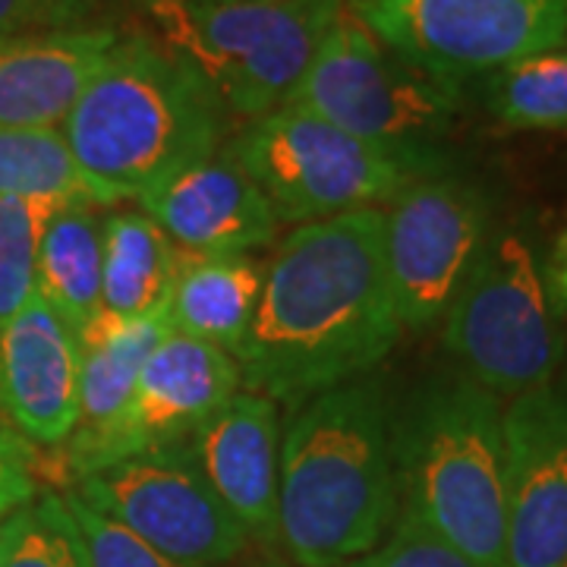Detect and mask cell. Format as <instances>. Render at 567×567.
<instances>
[{"instance_id":"1","label":"cell","mask_w":567,"mask_h":567,"mask_svg":"<svg viewBox=\"0 0 567 567\" xmlns=\"http://www.w3.org/2000/svg\"><path fill=\"white\" fill-rule=\"evenodd\" d=\"M382 208L293 227L262 265V290L230 360L244 391L297 410L375 372L401 341Z\"/></svg>"},{"instance_id":"18","label":"cell","mask_w":567,"mask_h":567,"mask_svg":"<svg viewBox=\"0 0 567 567\" xmlns=\"http://www.w3.org/2000/svg\"><path fill=\"white\" fill-rule=\"evenodd\" d=\"M177 246L145 212L111 205L102 215V316L148 322L167 316Z\"/></svg>"},{"instance_id":"15","label":"cell","mask_w":567,"mask_h":567,"mask_svg":"<svg viewBox=\"0 0 567 567\" xmlns=\"http://www.w3.org/2000/svg\"><path fill=\"white\" fill-rule=\"evenodd\" d=\"M281 432V406L237 388L186 439L205 483L262 546H278Z\"/></svg>"},{"instance_id":"28","label":"cell","mask_w":567,"mask_h":567,"mask_svg":"<svg viewBox=\"0 0 567 567\" xmlns=\"http://www.w3.org/2000/svg\"><path fill=\"white\" fill-rule=\"evenodd\" d=\"M104 0H0V39L99 25Z\"/></svg>"},{"instance_id":"12","label":"cell","mask_w":567,"mask_h":567,"mask_svg":"<svg viewBox=\"0 0 567 567\" xmlns=\"http://www.w3.org/2000/svg\"><path fill=\"white\" fill-rule=\"evenodd\" d=\"M237 388V365L227 350L171 328L148 353L121 413L99 432L66 442L70 476L80 480L123 457L186 442Z\"/></svg>"},{"instance_id":"32","label":"cell","mask_w":567,"mask_h":567,"mask_svg":"<svg viewBox=\"0 0 567 567\" xmlns=\"http://www.w3.org/2000/svg\"><path fill=\"white\" fill-rule=\"evenodd\" d=\"M186 3H203V7H208V3H252V0H186Z\"/></svg>"},{"instance_id":"24","label":"cell","mask_w":567,"mask_h":567,"mask_svg":"<svg viewBox=\"0 0 567 567\" xmlns=\"http://www.w3.org/2000/svg\"><path fill=\"white\" fill-rule=\"evenodd\" d=\"M0 196L92 199L61 130H0Z\"/></svg>"},{"instance_id":"30","label":"cell","mask_w":567,"mask_h":567,"mask_svg":"<svg viewBox=\"0 0 567 567\" xmlns=\"http://www.w3.org/2000/svg\"><path fill=\"white\" fill-rule=\"evenodd\" d=\"M546 287H548V300H551V306H561V309H567V230L558 237L555 252H551Z\"/></svg>"},{"instance_id":"5","label":"cell","mask_w":567,"mask_h":567,"mask_svg":"<svg viewBox=\"0 0 567 567\" xmlns=\"http://www.w3.org/2000/svg\"><path fill=\"white\" fill-rule=\"evenodd\" d=\"M284 104L369 142L410 177H435L447 171L442 145L457 130L464 89L401 58L344 3Z\"/></svg>"},{"instance_id":"8","label":"cell","mask_w":567,"mask_h":567,"mask_svg":"<svg viewBox=\"0 0 567 567\" xmlns=\"http://www.w3.org/2000/svg\"><path fill=\"white\" fill-rule=\"evenodd\" d=\"M227 145L278 224L293 227L388 205L413 181L385 152L290 104L240 123Z\"/></svg>"},{"instance_id":"4","label":"cell","mask_w":567,"mask_h":567,"mask_svg":"<svg viewBox=\"0 0 567 567\" xmlns=\"http://www.w3.org/2000/svg\"><path fill=\"white\" fill-rule=\"evenodd\" d=\"M505 406L464 372L429 375L391 410L401 507L476 567H505Z\"/></svg>"},{"instance_id":"10","label":"cell","mask_w":567,"mask_h":567,"mask_svg":"<svg viewBox=\"0 0 567 567\" xmlns=\"http://www.w3.org/2000/svg\"><path fill=\"white\" fill-rule=\"evenodd\" d=\"M357 13L401 58L454 85L567 39V0H375Z\"/></svg>"},{"instance_id":"26","label":"cell","mask_w":567,"mask_h":567,"mask_svg":"<svg viewBox=\"0 0 567 567\" xmlns=\"http://www.w3.org/2000/svg\"><path fill=\"white\" fill-rule=\"evenodd\" d=\"M347 567H476L410 511H398L388 536Z\"/></svg>"},{"instance_id":"25","label":"cell","mask_w":567,"mask_h":567,"mask_svg":"<svg viewBox=\"0 0 567 567\" xmlns=\"http://www.w3.org/2000/svg\"><path fill=\"white\" fill-rule=\"evenodd\" d=\"M73 199L0 196V328L35 293V262L44 227Z\"/></svg>"},{"instance_id":"22","label":"cell","mask_w":567,"mask_h":567,"mask_svg":"<svg viewBox=\"0 0 567 567\" xmlns=\"http://www.w3.org/2000/svg\"><path fill=\"white\" fill-rule=\"evenodd\" d=\"M483 80L488 114L511 130H567V51L551 48L492 70Z\"/></svg>"},{"instance_id":"31","label":"cell","mask_w":567,"mask_h":567,"mask_svg":"<svg viewBox=\"0 0 567 567\" xmlns=\"http://www.w3.org/2000/svg\"><path fill=\"white\" fill-rule=\"evenodd\" d=\"M133 3H140L142 10H148V13H152V10H158V7L167 3V0H133Z\"/></svg>"},{"instance_id":"13","label":"cell","mask_w":567,"mask_h":567,"mask_svg":"<svg viewBox=\"0 0 567 567\" xmlns=\"http://www.w3.org/2000/svg\"><path fill=\"white\" fill-rule=\"evenodd\" d=\"M505 567L567 565V375L505 406Z\"/></svg>"},{"instance_id":"20","label":"cell","mask_w":567,"mask_h":567,"mask_svg":"<svg viewBox=\"0 0 567 567\" xmlns=\"http://www.w3.org/2000/svg\"><path fill=\"white\" fill-rule=\"evenodd\" d=\"M35 293L76 338L102 312V205L63 203L44 227Z\"/></svg>"},{"instance_id":"17","label":"cell","mask_w":567,"mask_h":567,"mask_svg":"<svg viewBox=\"0 0 567 567\" xmlns=\"http://www.w3.org/2000/svg\"><path fill=\"white\" fill-rule=\"evenodd\" d=\"M117 39L111 22L0 39V130H61Z\"/></svg>"},{"instance_id":"14","label":"cell","mask_w":567,"mask_h":567,"mask_svg":"<svg viewBox=\"0 0 567 567\" xmlns=\"http://www.w3.org/2000/svg\"><path fill=\"white\" fill-rule=\"evenodd\" d=\"M133 205L189 256H252L275 244L281 227L230 145L183 167Z\"/></svg>"},{"instance_id":"19","label":"cell","mask_w":567,"mask_h":567,"mask_svg":"<svg viewBox=\"0 0 567 567\" xmlns=\"http://www.w3.org/2000/svg\"><path fill=\"white\" fill-rule=\"evenodd\" d=\"M256 256H177L167 319L177 334L234 353L262 290Z\"/></svg>"},{"instance_id":"3","label":"cell","mask_w":567,"mask_h":567,"mask_svg":"<svg viewBox=\"0 0 567 567\" xmlns=\"http://www.w3.org/2000/svg\"><path fill=\"white\" fill-rule=\"evenodd\" d=\"M391 401L360 375L300 404L281 432L278 546L293 567H347L388 536L401 511Z\"/></svg>"},{"instance_id":"7","label":"cell","mask_w":567,"mask_h":567,"mask_svg":"<svg viewBox=\"0 0 567 567\" xmlns=\"http://www.w3.org/2000/svg\"><path fill=\"white\" fill-rule=\"evenodd\" d=\"M445 347L466 379L495 398H517L558 375L565 341L543 268L520 234H488L447 306Z\"/></svg>"},{"instance_id":"33","label":"cell","mask_w":567,"mask_h":567,"mask_svg":"<svg viewBox=\"0 0 567 567\" xmlns=\"http://www.w3.org/2000/svg\"><path fill=\"white\" fill-rule=\"evenodd\" d=\"M249 567H293V565H284V561H278V558H265V561H256V565Z\"/></svg>"},{"instance_id":"9","label":"cell","mask_w":567,"mask_h":567,"mask_svg":"<svg viewBox=\"0 0 567 567\" xmlns=\"http://www.w3.org/2000/svg\"><path fill=\"white\" fill-rule=\"evenodd\" d=\"M66 492L177 561L227 567L252 543L205 483L186 442L152 447L85 473Z\"/></svg>"},{"instance_id":"29","label":"cell","mask_w":567,"mask_h":567,"mask_svg":"<svg viewBox=\"0 0 567 567\" xmlns=\"http://www.w3.org/2000/svg\"><path fill=\"white\" fill-rule=\"evenodd\" d=\"M35 445L25 442L7 420H0V524L39 495Z\"/></svg>"},{"instance_id":"2","label":"cell","mask_w":567,"mask_h":567,"mask_svg":"<svg viewBox=\"0 0 567 567\" xmlns=\"http://www.w3.org/2000/svg\"><path fill=\"white\" fill-rule=\"evenodd\" d=\"M237 133L205 73L148 32L114 41L73 102L61 136L99 205L136 203Z\"/></svg>"},{"instance_id":"34","label":"cell","mask_w":567,"mask_h":567,"mask_svg":"<svg viewBox=\"0 0 567 567\" xmlns=\"http://www.w3.org/2000/svg\"><path fill=\"white\" fill-rule=\"evenodd\" d=\"M344 3H350L353 10H363V7H369V3H375V0H344Z\"/></svg>"},{"instance_id":"16","label":"cell","mask_w":567,"mask_h":567,"mask_svg":"<svg viewBox=\"0 0 567 567\" xmlns=\"http://www.w3.org/2000/svg\"><path fill=\"white\" fill-rule=\"evenodd\" d=\"M0 413L41 447L66 445L80 420V338L39 293L0 328Z\"/></svg>"},{"instance_id":"23","label":"cell","mask_w":567,"mask_h":567,"mask_svg":"<svg viewBox=\"0 0 567 567\" xmlns=\"http://www.w3.org/2000/svg\"><path fill=\"white\" fill-rule=\"evenodd\" d=\"M0 567H92L61 492H41L0 524Z\"/></svg>"},{"instance_id":"6","label":"cell","mask_w":567,"mask_h":567,"mask_svg":"<svg viewBox=\"0 0 567 567\" xmlns=\"http://www.w3.org/2000/svg\"><path fill=\"white\" fill-rule=\"evenodd\" d=\"M341 7L344 0H167L152 20L162 41L203 70L240 126L290 99Z\"/></svg>"},{"instance_id":"27","label":"cell","mask_w":567,"mask_h":567,"mask_svg":"<svg viewBox=\"0 0 567 567\" xmlns=\"http://www.w3.org/2000/svg\"><path fill=\"white\" fill-rule=\"evenodd\" d=\"M63 498H66V505L73 511L76 524H80V533L82 539H85V548H89L92 567H205L189 565V561H177V558L164 555L158 548L145 546L133 533H126L117 524L99 517L95 511H89L70 492H63Z\"/></svg>"},{"instance_id":"11","label":"cell","mask_w":567,"mask_h":567,"mask_svg":"<svg viewBox=\"0 0 567 567\" xmlns=\"http://www.w3.org/2000/svg\"><path fill=\"white\" fill-rule=\"evenodd\" d=\"M488 234L486 196L470 183L435 174L398 189L382 208V244L404 328L420 331L445 319Z\"/></svg>"},{"instance_id":"21","label":"cell","mask_w":567,"mask_h":567,"mask_svg":"<svg viewBox=\"0 0 567 567\" xmlns=\"http://www.w3.org/2000/svg\"><path fill=\"white\" fill-rule=\"evenodd\" d=\"M171 331V319L114 322L95 316L80 334V420L70 439H85L111 423L126 404L148 353Z\"/></svg>"}]
</instances>
